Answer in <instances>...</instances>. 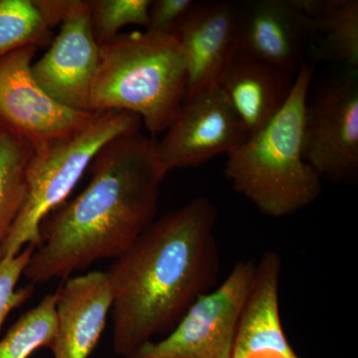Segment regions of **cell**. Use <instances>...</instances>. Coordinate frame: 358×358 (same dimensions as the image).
<instances>
[{
    "label": "cell",
    "instance_id": "cell-12",
    "mask_svg": "<svg viewBox=\"0 0 358 358\" xmlns=\"http://www.w3.org/2000/svg\"><path fill=\"white\" fill-rule=\"evenodd\" d=\"M173 35L187 73L185 96L219 86L237 53V2H195Z\"/></svg>",
    "mask_w": 358,
    "mask_h": 358
},
{
    "label": "cell",
    "instance_id": "cell-7",
    "mask_svg": "<svg viewBox=\"0 0 358 358\" xmlns=\"http://www.w3.org/2000/svg\"><path fill=\"white\" fill-rule=\"evenodd\" d=\"M37 49L29 45L0 58V131L32 150L81 133L100 114L70 109L45 93L32 76Z\"/></svg>",
    "mask_w": 358,
    "mask_h": 358
},
{
    "label": "cell",
    "instance_id": "cell-18",
    "mask_svg": "<svg viewBox=\"0 0 358 358\" xmlns=\"http://www.w3.org/2000/svg\"><path fill=\"white\" fill-rule=\"evenodd\" d=\"M56 327L55 292L14 322L0 341V358H29L39 348H50Z\"/></svg>",
    "mask_w": 358,
    "mask_h": 358
},
{
    "label": "cell",
    "instance_id": "cell-4",
    "mask_svg": "<svg viewBox=\"0 0 358 358\" xmlns=\"http://www.w3.org/2000/svg\"><path fill=\"white\" fill-rule=\"evenodd\" d=\"M186 89L185 59L173 34L126 33L100 46L90 109L136 115L155 138L173 124Z\"/></svg>",
    "mask_w": 358,
    "mask_h": 358
},
{
    "label": "cell",
    "instance_id": "cell-15",
    "mask_svg": "<svg viewBox=\"0 0 358 358\" xmlns=\"http://www.w3.org/2000/svg\"><path fill=\"white\" fill-rule=\"evenodd\" d=\"M296 74L235 56L219 86L243 124L248 138L282 109Z\"/></svg>",
    "mask_w": 358,
    "mask_h": 358
},
{
    "label": "cell",
    "instance_id": "cell-6",
    "mask_svg": "<svg viewBox=\"0 0 358 358\" xmlns=\"http://www.w3.org/2000/svg\"><path fill=\"white\" fill-rule=\"evenodd\" d=\"M255 275V261H240L217 289L193 303L166 338L126 358H232Z\"/></svg>",
    "mask_w": 358,
    "mask_h": 358
},
{
    "label": "cell",
    "instance_id": "cell-21",
    "mask_svg": "<svg viewBox=\"0 0 358 358\" xmlns=\"http://www.w3.org/2000/svg\"><path fill=\"white\" fill-rule=\"evenodd\" d=\"M34 250L35 246L28 245L17 255L6 257L0 261V329L7 315L29 300L34 293V285L32 284L17 288L18 282L24 274Z\"/></svg>",
    "mask_w": 358,
    "mask_h": 358
},
{
    "label": "cell",
    "instance_id": "cell-10",
    "mask_svg": "<svg viewBox=\"0 0 358 358\" xmlns=\"http://www.w3.org/2000/svg\"><path fill=\"white\" fill-rule=\"evenodd\" d=\"M59 25L60 31L48 51L33 62L32 76L56 102L80 112H92L90 98L100 46L92 30L88 1L70 0Z\"/></svg>",
    "mask_w": 358,
    "mask_h": 358
},
{
    "label": "cell",
    "instance_id": "cell-19",
    "mask_svg": "<svg viewBox=\"0 0 358 358\" xmlns=\"http://www.w3.org/2000/svg\"><path fill=\"white\" fill-rule=\"evenodd\" d=\"M51 28L32 0H0V58L21 47H46Z\"/></svg>",
    "mask_w": 358,
    "mask_h": 358
},
{
    "label": "cell",
    "instance_id": "cell-20",
    "mask_svg": "<svg viewBox=\"0 0 358 358\" xmlns=\"http://www.w3.org/2000/svg\"><path fill=\"white\" fill-rule=\"evenodd\" d=\"M152 0H91L90 20L99 46L114 40L128 25H148V9Z\"/></svg>",
    "mask_w": 358,
    "mask_h": 358
},
{
    "label": "cell",
    "instance_id": "cell-11",
    "mask_svg": "<svg viewBox=\"0 0 358 358\" xmlns=\"http://www.w3.org/2000/svg\"><path fill=\"white\" fill-rule=\"evenodd\" d=\"M317 37L301 0H249L238 3V57L298 73Z\"/></svg>",
    "mask_w": 358,
    "mask_h": 358
},
{
    "label": "cell",
    "instance_id": "cell-9",
    "mask_svg": "<svg viewBox=\"0 0 358 358\" xmlns=\"http://www.w3.org/2000/svg\"><path fill=\"white\" fill-rule=\"evenodd\" d=\"M248 134L220 86L185 96L171 126L157 141L164 173L229 155Z\"/></svg>",
    "mask_w": 358,
    "mask_h": 358
},
{
    "label": "cell",
    "instance_id": "cell-2",
    "mask_svg": "<svg viewBox=\"0 0 358 358\" xmlns=\"http://www.w3.org/2000/svg\"><path fill=\"white\" fill-rule=\"evenodd\" d=\"M218 210L205 196L155 219L115 259L107 274L113 293V348L122 358L171 331L217 282Z\"/></svg>",
    "mask_w": 358,
    "mask_h": 358
},
{
    "label": "cell",
    "instance_id": "cell-1",
    "mask_svg": "<svg viewBox=\"0 0 358 358\" xmlns=\"http://www.w3.org/2000/svg\"><path fill=\"white\" fill-rule=\"evenodd\" d=\"M88 171L86 187L42 223L23 274L30 284L66 279L96 261L119 258L155 220L166 176L155 138L141 131L117 136Z\"/></svg>",
    "mask_w": 358,
    "mask_h": 358
},
{
    "label": "cell",
    "instance_id": "cell-5",
    "mask_svg": "<svg viewBox=\"0 0 358 358\" xmlns=\"http://www.w3.org/2000/svg\"><path fill=\"white\" fill-rule=\"evenodd\" d=\"M141 117L124 110L100 113L81 133L32 150L26 167L24 201L0 243V261L36 248L45 219L66 202L103 145L122 134L141 131Z\"/></svg>",
    "mask_w": 358,
    "mask_h": 358
},
{
    "label": "cell",
    "instance_id": "cell-23",
    "mask_svg": "<svg viewBox=\"0 0 358 358\" xmlns=\"http://www.w3.org/2000/svg\"><path fill=\"white\" fill-rule=\"evenodd\" d=\"M0 134H1V131H0Z\"/></svg>",
    "mask_w": 358,
    "mask_h": 358
},
{
    "label": "cell",
    "instance_id": "cell-16",
    "mask_svg": "<svg viewBox=\"0 0 358 358\" xmlns=\"http://www.w3.org/2000/svg\"><path fill=\"white\" fill-rule=\"evenodd\" d=\"M322 36L317 57L358 70L357 0H301Z\"/></svg>",
    "mask_w": 358,
    "mask_h": 358
},
{
    "label": "cell",
    "instance_id": "cell-22",
    "mask_svg": "<svg viewBox=\"0 0 358 358\" xmlns=\"http://www.w3.org/2000/svg\"><path fill=\"white\" fill-rule=\"evenodd\" d=\"M195 2L193 0H152L148 9V31L173 34Z\"/></svg>",
    "mask_w": 358,
    "mask_h": 358
},
{
    "label": "cell",
    "instance_id": "cell-13",
    "mask_svg": "<svg viewBox=\"0 0 358 358\" xmlns=\"http://www.w3.org/2000/svg\"><path fill=\"white\" fill-rule=\"evenodd\" d=\"M113 293L107 272L93 271L66 278L56 292L54 358H89L112 310Z\"/></svg>",
    "mask_w": 358,
    "mask_h": 358
},
{
    "label": "cell",
    "instance_id": "cell-17",
    "mask_svg": "<svg viewBox=\"0 0 358 358\" xmlns=\"http://www.w3.org/2000/svg\"><path fill=\"white\" fill-rule=\"evenodd\" d=\"M32 148L10 134H0V243L18 213L26 192V167Z\"/></svg>",
    "mask_w": 358,
    "mask_h": 358
},
{
    "label": "cell",
    "instance_id": "cell-3",
    "mask_svg": "<svg viewBox=\"0 0 358 358\" xmlns=\"http://www.w3.org/2000/svg\"><path fill=\"white\" fill-rule=\"evenodd\" d=\"M315 66L305 63L282 109L227 155L226 178L264 215L282 218L310 206L322 179L301 150L303 117Z\"/></svg>",
    "mask_w": 358,
    "mask_h": 358
},
{
    "label": "cell",
    "instance_id": "cell-8",
    "mask_svg": "<svg viewBox=\"0 0 358 358\" xmlns=\"http://www.w3.org/2000/svg\"><path fill=\"white\" fill-rule=\"evenodd\" d=\"M301 150L306 162L329 182H353L358 174L357 70L307 103Z\"/></svg>",
    "mask_w": 358,
    "mask_h": 358
},
{
    "label": "cell",
    "instance_id": "cell-14",
    "mask_svg": "<svg viewBox=\"0 0 358 358\" xmlns=\"http://www.w3.org/2000/svg\"><path fill=\"white\" fill-rule=\"evenodd\" d=\"M281 272L277 252H265L256 262L255 281L240 320L232 358H300L282 329Z\"/></svg>",
    "mask_w": 358,
    "mask_h": 358
}]
</instances>
